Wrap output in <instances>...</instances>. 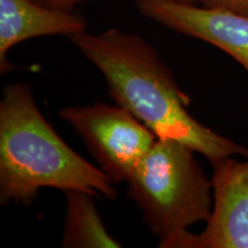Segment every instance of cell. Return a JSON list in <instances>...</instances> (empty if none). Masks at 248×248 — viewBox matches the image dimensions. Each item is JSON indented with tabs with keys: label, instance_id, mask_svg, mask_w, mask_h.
I'll use <instances>...</instances> for the list:
<instances>
[{
	"label": "cell",
	"instance_id": "6da1fadb",
	"mask_svg": "<svg viewBox=\"0 0 248 248\" xmlns=\"http://www.w3.org/2000/svg\"><path fill=\"white\" fill-rule=\"evenodd\" d=\"M83 55L104 75L111 98L148 126L157 138H170L190 146L210 162L240 155L248 148L198 122L187 106L171 70L141 37L120 29L99 35L80 32L69 37Z\"/></svg>",
	"mask_w": 248,
	"mask_h": 248
},
{
	"label": "cell",
	"instance_id": "7a4b0ae2",
	"mask_svg": "<svg viewBox=\"0 0 248 248\" xmlns=\"http://www.w3.org/2000/svg\"><path fill=\"white\" fill-rule=\"evenodd\" d=\"M45 187L117 198L106 173L68 146L46 121L29 84L7 85L0 101V202L30 203Z\"/></svg>",
	"mask_w": 248,
	"mask_h": 248
},
{
	"label": "cell",
	"instance_id": "3957f363",
	"mask_svg": "<svg viewBox=\"0 0 248 248\" xmlns=\"http://www.w3.org/2000/svg\"><path fill=\"white\" fill-rule=\"evenodd\" d=\"M194 153L176 139L157 138L126 179L130 197L161 248H179L187 228L212 213L213 183Z\"/></svg>",
	"mask_w": 248,
	"mask_h": 248
},
{
	"label": "cell",
	"instance_id": "277c9868",
	"mask_svg": "<svg viewBox=\"0 0 248 248\" xmlns=\"http://www.w3.org/2000/svg\"><path fill=\"white\" fill-rule=\"evenodd\" d=\"M59 114L82 137L113 183L126 182L157 140L148 126L120 105L67 107Z\"/></svg>",
	"mask_w": 248,
	"mask_h": 248
},
{
	"label": "cell",
	"instance_id": "5b68a950",
	"mask_svg": "<svg viewBox=\"0 0 248 248\" xmlns=\"http://www.w3.org/2000/svg\"><path fill=\"white\" fill-rule=\"evenodd\" d=\"M213 208L200 234L181 248H248V161L224 157L213 163Z\"/></svg>",
	"mask_w": 248,
	"mask_h": 248
},
{
	"label": "cell",
	"instance_id": "8992f818",
	"mask_svg": "<svg viewBox=\"0 0 248 248\" xmlns=\"http://www.w3.org/2000/svg\"><path fill=\"white\" fill-rule=\"evenodd\" d=\"M136 4L144 16L216 46L248 73V16L181 0H136Z\"/></svg>",
	"mask_w": 248,
	"mask_h": 248
},
{
	"label": "cell",
	"instance_id": "52a82bcc",
	"mask_svg": "<svg viewBox=\"0 0 248 248\" xmlns=\"http://www.w3.org/2000/svg\"><path fill=\"white\" fill-rule=\"evenodd\" d=\"M80 15L48 7L35 0H0V71L11 70L7 53L13 46L40 36L71 37L84 32Z\"/></svg>",
	"mask_w": 248,
	"mask_h": 248
},
{
	"label": "cell",
	"instance_id": "ba28073f",
	"mask_svg": "<svg viewBox=\"0 0 248 248\" xmlns=\"http://www.w3.org/2000/svg\"><path fill=\"white\" fill-rule=\"evenodd\" d=\"M67 197V212L62 247L100 248L121 247L104 223L95 207L94 195L84 191H64Z\"/></svg>",
	"mask_w": 248,
	"mask_h": 248
},
{
	"label": "cell",
	"instance_id": "9c48e42d",
	"mask_svg": "<svg viewBox=\"0 0 248 248\" xmlns=\"http://www.w3.org/2000/svg\"><path fill=\"white\" fill-rule=\"evenodd\" d=\"M201 7L222 9L231 13H235L244 16H248V0H182Z\"/></svg>",
	"mask_w": 248,
	"mask_h": 248
},
{
	"label": "cell",
	"instance_id": "30bf717a",
	"mask_svg": "<svg viewBox=\"0 0 248 248\" xmlns=\"http://www.w3.org/2000/svg\"><path fill=\"white\" fill-rule=\"evenodd\" d=\"M35 1L39 2V4L48 6V7H53L58 9H62V11L71 12L74 6L82 0H35ZM182 1V0H181Z\"/></svg>",
	"mask_w": 248,
	"mask_h": 248
}]
</instances>
